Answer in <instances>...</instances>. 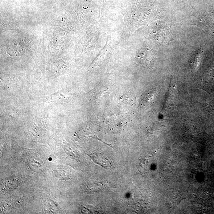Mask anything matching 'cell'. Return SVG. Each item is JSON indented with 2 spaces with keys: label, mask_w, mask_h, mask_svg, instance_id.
<instances>
[{
  "label": "cell",
  "mask_w": 214,
  "mask_h": 214,
  "mask_svg": "<svg viewBox=\"0 0 214 214\" xmlns=\"http://www.w3.org/2000/svg\"><path fill=\"white\" fill-rule=\"evenodd\" d=\"M92 158L94 162L103 167L105 168L110 167L112 165L109 160L107 159L106 158L101 154H94Z\"/></svg>",
  "instance_id": "cell-1"
}]
</instances>
